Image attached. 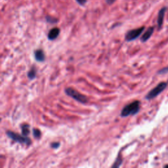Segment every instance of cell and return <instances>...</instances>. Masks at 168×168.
<instances>
[{
	"mask_svg": "<svg viewBox=\"0 0 168 168\" xmlns=\"http://www.w3.org/2000/svg\"><path fill=\"white\" fill-rule=\"evenodd\" d=\"M140 105L141 102L139 101H135L134 102L129 103L122 109L120 116L124 118V117H128L131 115L134 116L137 114L140 110Z\"/></svg>",
	"mask_w": 168,
	"mask_h": 168,
	"instance_id": "cell-1",
	"label": "cell"
},
{
	"mask_svg": "<svg viewBox=\"0 0 168 168\" xmlns=\"http://www.w3.org/2000/svg\"><path fill=\"white\" fill-rule=\"evenodd\" d=\"M65 92L68 96L72 97V99L77 101L79 103L82 104H86L88 102V99L86 97L72 87H66L65 89Z\"/></svg>",
	"mask_w": 168,
	"mask_h": 168,
	"instance_id": "cell-2",
	"label": "cell"
},
{
	"mask_svg": "<svg viewBox=\"0 0 168 168\" xmlns=\"http://www.w3.org/2000/svg\"><path fill=\"white\" fill-rule=\"evenodd\" d=\"M6 134L9 139H12L18 143L25 144L26 145H30L31 144V139L28 136H24L23 135H20L17 133H15L12 131H7Z\"/></svg>",
	"mask_w": 168,
	"mask_h": 168,
	"instance_id": "cell-3",
	"label": "cell"
},
{
	"mask_svg": "<svg viewBox=\"0 0 168 168\" xmlns=\"http://www.w3.org/2000/svg\"><path fill=\"white\" fill-rule=\"evenodd\" d=\"M167 86V84L166 82H160L150 91L148 92L145 97V99L147 100H152L154 99L155 97L159 95L161 93H162L164 90H166Z\"/></svg>",
	"mask_w": 168,
	"mask_h": 168,
	"instance_id": "cell-4",
	"label": "cell"
},
{
	"mask_svg": "<svg viewBox=\"0 0 168 168\" xmlns=\"http://www.w3.org/2000/svg\"><path fill=\"white\" fill-rule=\"evenodd\" d=\"M145 29V26H142L140 28H136L131 30H129L128 32V33L125 34V39L127 42H131L134 41L141 36V34L143 32V31Z\"/></svg>",
	"mask_w": 168,
	"mask_h": 168,
	"instance_id": "cell-5",
	"label": "cell"
},
{
	"mask_svg": "<svg viewBox=\"0 0 168 168\" xmlns=\"http://www.w3.org/2000/svg\"><path fill=\"white\" fill-rule=\"evenodd\" d=\"M166 10H167V7H163L160 9L159 12H158V20H157L158 29H160L161 26H162L163 23H164V16H165V13H166Z\"/></svg>",
	"mask_w": 168,
	"mask_h": 168,
	"instance_id": "cell-6",
	"label": "cell"
},
{
	"mask_svg": "<svg viewBox=\"0 0 168 168\" xmlns=\"http://www.w3.org/2000/svg\"><path fill=\"white\" fill-rule=\"evenodd\" d=\"M154 31V27H149L148 29L146 30L145 32L142 35L141 41L142 42H146L147 41H148L149 39L150 38V37L152 36V35L153 34Z\"/></svg>",
	"mask_w": 168,
	"mask_h": 168,
	"instance_id": "cell-7",
	"label": "cell"
},
{
	"mask_svg": "<svg viewBox=\"0 0 168 168\" xmlns=\"http://www.w3.org/2000/svg\"><path fill=\"white\" fill-rule=\"evenodd\" d=\"M60 34V29L59 28H53L51 30L48 35H47V37L49 40H54L57 38L59 35Z\"/></svg>",
	"mask_w": 168,
	"mask_h": 168,
	"instance_id": "cell-8",
	"label": "cell"
},
{
	"mask_svg": "<svg viewBox=\"0 0 168 168\" xmlns=\"http://www.w3.org/2000/svg\"><path fill=\"white\" fill-rule=\"evenodd\" d=\"M34 57L37 61L43 62L45 59V55L43 50L37 49L36 51H35Z\"/></svg>",
	"mask_w": 168,
	"mask_h": 168,
	"instance_id": "cell-9",
	"label": "cell"
},
{
	"mask_svg": "<svg viewBox=\"0 0 168 168\" xmlns=\"http://www.w3.org/2000/svg\"><path fill=\"white\" fill-rule=\"evenodd\" d=\"M22 129V135L28 136L30 134V125L28 124H23L21 126Z\"/></svg>",
	"mask_w": 168,
	"mask_h": 168,
	"instance_id": "cell-10",
	"label": "cell"
},
{
	"mask_svg": "<svg viewBox=\"0 0 168 168\" xmlns=\"http://www.w3.org/2000/svg\"><path fill=\"white\" fill-rule=\"evenodd\" d=\"M28 78L30 80H34V79L36 77V70L34 67H32L30 70L28 72Z\"/></svg>",
	"mask_w": 168,
	"mask_h": 168,
	"instance_id": "cell-11",
	"label": "cell"
},
{
	"mask_svg": "<svg viewBox=\"0 0 168 168\" xmlns=\"http://www.w3.org/2000/svg\"><path fill=\"white\" fill-rule=\"evenodd\" d=\"M32 133L34 137L36 139H40L41 137V136H42V133H41L40 130L39 129H36V128L33 129Z\"/></svg>",
	"mask_w": 168,
	"mask_h": 168,
	"instance_id": "cell-12",
	"label": "cell"
},
{
	"mask_svg": "<svg viewBox=\"0 0 168 168\" xmlns=\"http://www.w3.org/2000/svg\"><path fill=\"white\" fill-rule=\"evenodd\" d=\"M45 19L47 23L51 24H55L58 22V19H56V18H54L53 17H51V16H47L45 17Z\"/></svg>",
	"mask_w": 168,
	"mask_h": 168,
	"instance_id": "cell-13",
	"label": "cell"
},
{
	"mask_svg": "<svg viewBox=\"0 0 168 168\" xmlns=\"http://www.w3.org/2000/svg\"><path fill=\"white\" fill-rule=\"evenodd\" d=\"M122 164V158H120V157H118V158L116 159V161H115V163L112 165V167H120V166H121Z\"/></svg>",
	"mask_w": 168,
	"mask_h": 168,
	"instance_id": "cell-14",
	"label": "cell"
},
{
	"mask_svg": "<svg viewBox=\"0 0 168 168\" xmlns=\"http://www.w3.org/2000/svg\"><path fill=\"white\" fill-rule=\"evenodd\" d=\"M158 73L159 74H167V73H168V66H167V67H165V68H162L161 70H160L158 71Z\"/></svg>",
	"mask_w": 168,
	"mask_h": 168,
	"instance_id": "cell-15",
	"label": "cell"
},
{
	"mask_svg": "<svg viewBox=\"0 0 168 168\" xmlns=\"http://www.w3.org/2000/svg\"><path fill=\"white\" fill-rule=\"evenodd\" d=\"M60 146V142H55L51 144V147L53 148H57L59 147Z\"/></svg>",
	"mask_w": 168,
	"mask_h": 168,
	"instance_id": "cell-16",
	"label": "cell"
},
{
	"mask_svg": "<svg viewBox=\"0 0 168 168\" xmlns=\"http://www.w3.org/2000/svg\"><path fill=\"white\" fill-rule=\"evenodd\" d=\"M76 1L81 6H84L87 3V0H76Z\"/></svg>",
	"mask_w": 168,
	"mask_h": 168,
	"instance_id": "cell-17",
	"label": "cell"
},
{
	"mask_svg": "<svg viewBox=\"0 0 168 168\" xmlns=\"http://www.w3.org/2000/svg\"><path fill=\"white\" fill-rule=\"evenodd\" d=\"M116 0H106V3L108 5H112Z\"/></svg>",
	"mask_w": 168,
	"mask_h": 168,
	"instance_id": "cell-18",
	"label": "cell"
},
{
	"mask_svg": "<svg viewBox=\"0 0 168 168\" xmlns=\"http://www.w3.org/2000/svg\"><path fill=\"white\" fill-rule=\"evenodd\" d=\"M164 167H168V165H167V166H165Z\"/></svg>",
	"mask_w": 168,
	"mask_h": 168,
	"instance_id": "cell-19",
	"label": "cell"
}]
</instances>
